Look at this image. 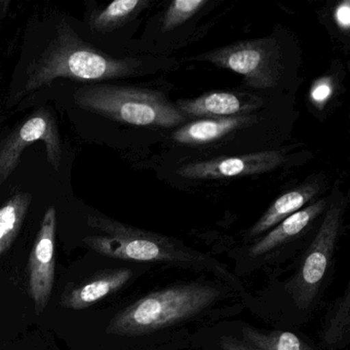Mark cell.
<instances>
[{"instance_id": "20", "label": "cell", "mask_w": 350, "mask_h": 350, "mask_svg": "<svg viewBox=\"0 0 350 350\" xmlns=\"http://www.w3.org/2000/svg\"><path fill=\"white\" fill-rule=\"evenodd\" d=\"M332 94V85L327 79L319 81L311 91V99L315 104L323 105Z\"/></svg>"}, {"instance_id": "3", "label": "cell", "mask_w": 350, "mask_h": 350, "mask_svg": "<svg viewBox=\"0 0 350 350\" xmlns=\"http://www.w3.org/2000/svg\"><path fill=\"white\" fill-rule=\"evenodd\" d=\"M135 69L134 60L113 58L99 52L66 28L29 67L21 96L38 91L60 77L81 81H106L130 77Z\"/></svg>"}, {"instance_id": "9", "label": "cell", "mask_w": 350, "mask_h": 350, "mask_svg": "<svg viewBox=\"0 0 350 350\" xmlns=\"http://www.w3.org/2000/svg\"><path fill=\"white\" fill-rule=\"evenodd\" d=\"M56 227V211L51 206L42 219L28 263L30 295L38 314L46 308L54 286Z\"/></svg>"}, {"instance_id": "15", "label": "cell", "mask_w": 350, "mask_h": 350, "mask_svg": "<svg viewBox=\"0 0 350 350\" xmlns=\"http://www.w3.org/2000/svg\"><path fill=\"white\" fill-rule=\"evenodd\" d=\"M31 202L29 193L19 192L0 208V256L11 247L23 224Z\"/></svg>"}, {"instance_id": "17", "label": "cell", "mask_w": 350, "mask_h": 350, "mask_svg": "<svg viewBox=\"0 0 350 350\" xmlns=\"http://www.w3.org/2000/svg\"><path fill=\"white\" fill-rule=\"evenodd\" d=\"M149 3L147 0H116L92 17V28L102 33L113 31L134 19Z\"/></svg>"}, {"instance_id": "18", "label": "cell", "mask_w": 350, "mask_h": 350, "mask_svg": "<svg viewBox=\"0 0 350 350\" xmlns=\"http://www.w3.org/2000/svg\"><path fill=\"white\" fill-rule=\"evenodd\" d=\"M243 336L247 343L259 350H314L302 339L284 331H262L247 327Z\"/></svg>"}, {"instance_id": "5", "label": "cell", "mask_w": 350, "mask_h": 350, "mask_svg": "<svg viewBox=\"0 0 350 350\" xmlns=\"http://www.w3.org/2000/svg\"><path fill=\"white\" fill-rule=\"evenodd\" d=\"M342 217L343 204L332 202L298 270L286 284V292L300 310H307L321 291L335 252Z\"/></svg>"}, {"instance_id": "6", "label": "cell", "mask_w": 350, "mask_h": 350, "mask_svg": "<svg viewBox=\"0 0 350 350\" xmlns=\"http://www.w3.org/2000/svg\"><path fill=\"white\" fill-rule=\"evenodd\" d=\"M196 60L239 73L245 77L247 85L255 89L275 88L282 77V53L273 38L237 42L206 53Z\"/></svg>"}, {"instance_id": "10", "label": "cell", "mask_w": 350, "mask_h": 350, "mask_svg": "<svg viewBox=\"0 0 350 350\" xmlns=\"http://www.w3.org/2000/svg\"><path fill=\"white\" fill-rule=\"evenodd\" d=\"M263 105L257 96L231 92H211L190 100H179L176 107L192 118H222L247 116Z\"/></svg>"}, {"instance_id": "4", "label": "cell", "mask_w": 350, "mask_h": 350, "mask_svg": "<svg viewBox=\"0 0 350 350\" xmlns=\"http://www.w3.org/2000/svg\"><path fill=\"white\" fill-rule=\"evenodd\" d=\"M79 107L124 124L173 128L186 116L161 92L139 88L94 85L75 93Z\"/></svg>"}, {"instance_id": "1", "label": "cell", "mask_w": 350, "mask_h": 350, "mask_svg": "<svg viewBox=\"0 0 350 350\" xmlns=\"http://www.w3.org/2000/svg\"><path fill=\"white\" fill-rule=\"evenodd\" d=\"M222 296L206 282H187L155 291L116 315L106 332L110 335H148L200 314Z\"/></svg>"}, {"instance_id": "12", "label": "cell", "mask_w": 350, "mask_h": 350, "mask_svg": "<svg viewBox=\"0 0 350 350\" xmlns=\"http://www.w3.org/2000/svg\"><path fill=\"white\" fill-rule=\"evenodd\" d=\"M327 206V200L323 198L291 215L274 226V228H272L267 234L262 237L250 249V256L256 258L265 255L272 250L292 241L293 239L304 232L305 229L325 210Z\"/></svg>"}, {"instance_id": "13", "label": "cell", "mask_w": 350, "mask_h": 350, "mask_svg": "<svg viewBox=\"0 0 350 350\" xmlns=\"http://www.w3.org/2000/svg\"><path fill=\"white\" fill-rule=\"evenodd\" d=\"M257 120V116L250 114L232 118H206L185 124L174 133L173 138L181 144H206L223 138L233 131L251 126Z\"/></svg>"}, {"instance_id": "11", "label": "cell", "mask_w": 350, "mask_h": 350, "mask_svg": "<svg viewBox=\"0 0 350 350\" xmlns=\"http://www.w3.org/2000/svg\"><path fill=\"white\" fill-rule=\"evenodd\" d=\"M132 275V270L128 268L100 272L81 286L65 293L62 305L65 308L73 310L88 308L108 295L120 290Z\"/></svg>"}, {"instance_id": "19", "label": "cell", "mask_w": 350, "mask_h": 350, "mask_svg": "<svg viewBox=\"0 0 350 350\" xmlns=\"http://www.w3.org/2000/svg\"><path fill=\"white\" fill-rule=\"evenodd\" d=\"M208 3L206 0H175L165 11L163 30L172 31L193 17Z\"/></svg>"}, {"instance_id": "8", "label": "cell", "mask_w": 350, "mask_h": 350, "mask_svg": "<svg viewBox=\"0 0 350 350\" xmlns=\"http://www.w3.org/2000/svg\"><path fill=\"white\" fill-rule=\"evenodd\" d=\"M286 155L280 150L261 151L231 157L196 161L180 167L177 174L194 180H215L267 173L284 165Z\"/></svg>"}, {"instance_id": "21", "label": "cell", "mask_w": 350, "mask_h": 350, "mask_svg": "<svg viewBox=\"0 0 350 350\" xmlns=\"http://www.w3.org/2000/svg\"><path fill=\"white\" fill-rule=\"evenodd\" d=\"M336 23L339 26L340 29L343 31H348L350 27V3L348 0L340 3L335 10L334 14Z\"/></svg>"}, {"instance_id": "2", "label": "cell", "mask_w": 350, "mask_h": 350, "mask_svg": "<svg viewBox=\"0 0 350 350\" xmlns=\"http://www.w3.org/2000/svg\"><path fill=\"white\" fill-rule=\"evenodd\" d=\"M88 224L102 231L103 235L85 237L83 243L107 257L126 261L208 268L226 273L215 260L185 247L171 237L135 228L105 216H89Z\"/></svg>"}, {"instance_id": "16", "label": "cell", "mask_w": 350, "mask_h": 350, "mask_svg": "<svg viewBox=\"0 0 350 350\" xmlns=\"http://www.w3.org/2000/svg\"><path fill=\"white\" fill-rule=\"evenodd\" d=\"M350 332V291L346 288L343 296L336 301L325 317L321 341L327 347H343L349 339Z\"/></svg>"}, {"instance_id": "22", "label": "cell", "mask_w": 350, "mask_h": 350, "mask_svg": "<svg viewBox=\"0 0 350 350\" xmlns=\"http://www.w3.org/2000/svg\"><path fill=\"white\" fill-rule=\"evenodd\" d=\"M222 350H259L247 342H243L231 336H223L220 340Z\"/></svg>"}, {"instance_id": "14", "label": "cell", "mask_w": 350, "mask_h": 350, "mask_svg": "<svg viewBox=\"0 0 350 350\" xmlns=\"http://www.w3.org/2000/svg\"><path fill=\"white\" fill-rule=\"evenodd\" d=\"M319 185L317 182H306L299 187L282 194L250 229L249 237L254 239L273 228L278 223L300 211L307 202H310L319 193Z\"/></svg>"}, {"instance_id": "7", "label": "cell", "mask_w": 350, "mask_h": 350, "mask_svg": "<svg viewBox=\"0 0 350 350\" xmlns=\"http://www.w3.org/2000/svg\"><path fill=\"white\" fill-rule=\"evenodd\" d=\"M38 141H44L49 163L58 171L62 161L60 134L52 116L40 112L18 126L0 146V185L17 167L22 151Z\"/></svg>"}]
</instances>
